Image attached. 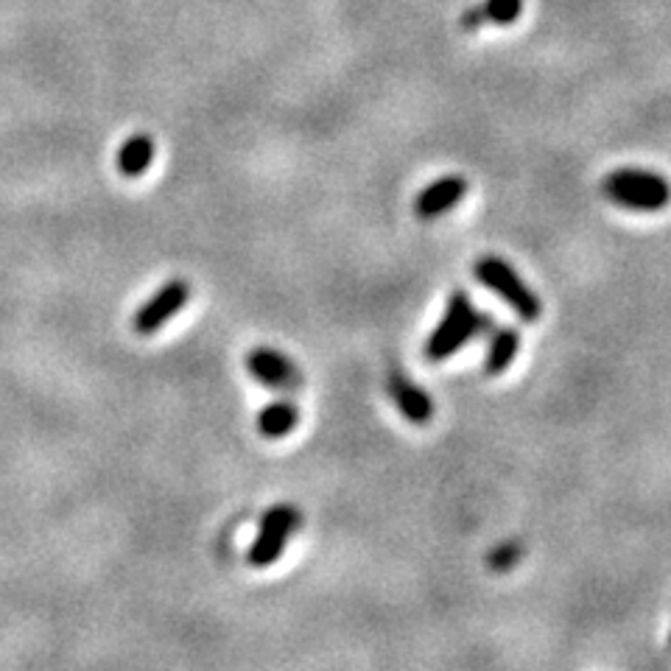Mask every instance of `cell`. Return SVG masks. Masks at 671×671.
<instances>
[{
  "mask_svg": "<svg viewBox=\"0 0 671 671\" xmlns=\"http://www.w3.org/2000/svg\"><path fill=\"white\" fill-rule=\"evenodd\" d=\"M493 327H496L493 316L484 314V311H476V305L470 303V296L456 289L454 294L447 296L445 314H442L440 325L431 331L429 342H425V358H429V361H442V358L454 356L467 342L487 336Z\"/></svg>",
  "mask_w": 671,
  "mask_h": 671,
  "instance_id": "cell-1",
  "label": "cell"
},
{
  "mask_svg": "<svg viewBox=\"0 0 671 671\" xmlns=\"http://www.w3.org/2000/svg\"><path fill=\"white\" fill-rule=\"evenodd\" d=\"M602 194L624 210L654 213L671 202V185L658 171L616 169L602 182Z\"/></svg>",
  "mask_w": 671,
  "mask_h": 671,
  "instance_id": "cell-2",
  "label": "cell"
},
{
  "mask_svg": "<svg viewBox=\"0 0 671 671\" xmlns=\"http://www.w3.org/2000/svg\"><path fill=\"white\" fill-rule=\"evenodd\" d=\"M473 274L481 285H487L490 291H496L504 303L515 311L523 322H538L543 316V303H540L538 291H532L527 285V280L520 278L507 260L498 258V255H484L476 260Z\"/></svg>",
  "mask_w": 671,
  "mask_h": 671,
  "instance_id": "cell-3",
  "label": "cell"
},
{
  "mask_svg": "<svg viewBox=\"0 0 671 671\" xmlns=\"http://www.w3.org/2000/svg\"><path fill=\"white\" fill-rule=\"evenodd\" d=\"M247 367L255 376V381L263 383L278 392H296L303 389V372L291 361L285 353L274 350V347H255L247 356Z\"/></svg>",
  "mask_w": 671,
  "mask_h": 671,
  "instance_id": "cell-4",
  "label": "cell"
},
{
  "mask_svg": "<svg viewBox=\"0 0 671 671\" xmlns=\"http://www.w3.org/2000/svg\"><path fill=\"white\" fill-rule=\"evenodd\" d=\"M188 296H191V285L185 283V280H171V283H165L163 289H160L158 294H154L152 300L134 314V331H138L140 336H152V333H158L171 316L180 314V311L185 309Z\"/></svg>",
  "mask_w": 671,
  "mask_h": 671,
  "instance_id": "cell-5",
  "label": "cell"
},
{
  "mask_svg": "<svg viewBox=\"0 0 671 671\" xmlns=\"http://www.w3.org/2000/svg\"><path fill=\"white\" fill-rule=\"evenodd\" d=\"M467 191H470V185H467L465 176H440V180H434L431 185H425V188L420 191L418 199H414V213H418V218H423V221L445 216L447 210H454V207L465 199Z\"/></svg>",
  "mask_w": 671,
  "mask_h": 671,
  "instance_id": "cell-6",
  "label": "cell"
},
{
  "mask_svg": "<svg viewBox=\"0 0 671 671\" xmlns=\"http://www.w3.org/2000/svg\"><path fill=\"white\" fill-rule=\"evenodd\" d=\"M389 394H392L394 405L400 409L409 423L414 425H425L431 418H434V400L425 389H420L418 383H412L403 372H392L389 376Z\"/></svg>",
  "mask_w": 671,
  "mask_h": 671,
  "instance_id": "cell-7",
  "label": "cell"
},
{
  "mask_svg": "<svg viewBox=\"0 0 671 671\" xmlns=\"http://www.w3.org/2000/svg\"><path fill=\"white\" fill-rule=\"evenodd\" d=\"M523 12V0H481L462 14V29L476 31L481 25H509Z\"/></svg>",
  "mask_w": 671,
  "mask_h": 671,
  "instance_id": "cell-8",
  "label": "cell"
},
{
  "mask_svg": "<svg viewBox=\"0 0 671 671\" xmlns=\"http://www.w3.org/2000/svg\"><path fill=\"white\" fill-rule=\"evenodd\" d=\"M487 358H484V372L487 376H501L504 369L515 361L520 350V333L515 327L496 325L487 333Z\"/></svg>",
  "mask_w": 671,
  "mask_h": 671,
  "instance_id": "cell-9",
  "label": "cell"
},
{
  "mask_svg": "<svg viewBox=\"0 0 671 671\" xmlns=\"http://www.w3.org/2000/svg\"><path fill=\"white\" fill-rule=\"evenodd\" d=\"M300 423V409L294 400H274L258 414V431L267 440H283Z\"/></svg>",
  "mask_w": 671,
  "mask_h": 671,
  "instance_id": "cell-10",
  "label": "cell"
},
{
  "mask_svg": "<svg viewBox=\"0 0 671 671\" xmlns=\"http://www.w3.org/2000/svg\"><path fill=\"white\" fill-rule=\"evenodd\" d=\"M289 538L291 534L280 532V529L274 527H267V523H260L258 538L252 540V545H249L247 551V563L255 565V569H269V565H274L280 560V554H283Z\"/></svg>",
  "mask_w": 671,
  "mask_h": 671,
  "instance_id": "cell-11",
  "label": "cell"
},
{
  "mask_svg": "<svg viewBox=\"0 0 671 671\" xmlns=\"http://www.w3.org/2000/svg\"><path fill=\"white\" fill-rule=\"evenodd\" d=\"M154 160V140L149 134H134L118 152V169L123 176H140Z\"/></svg>",
  "mask_w": 671,
  "mask_h": 671,
  "instance_id": "cell-12",
  "label": "cell"
},
{
  "mask_svg": "<svg viewBox=\"0 0 671 671\" xmlns=\"http://www.w3.org/2000/svg\"><path fill=\"white\" fill-rule=\"evenodd\" d=\"M260 523L280 529V532L285 534H294L296 529H300V523H303V515H300L296 507H291V504H274V507H269L267 515L260 518Z\"/></svg>",
  "mask_w": 671,
  "mask_h": 671,
  "instance_id": "cell-13",
  "label": "cell"
},
{
  "mask_svg": "<svg viewBox=\"0 0 671 671\" xmlns=\"http://www.w3.org/2000/svg\"><path fill=\"white\" fill-rule=\"evenodd\" d=\"M518 554H520V549L515 543L501 545V549H496L490 554V569H496V571L509 569L512 563H518Z\"/></svg>",
  "mask_w": 671,
  "mask_h": 671,
  "instance_id": "cell-14",
  "label": "cell"
}]
</instances>
